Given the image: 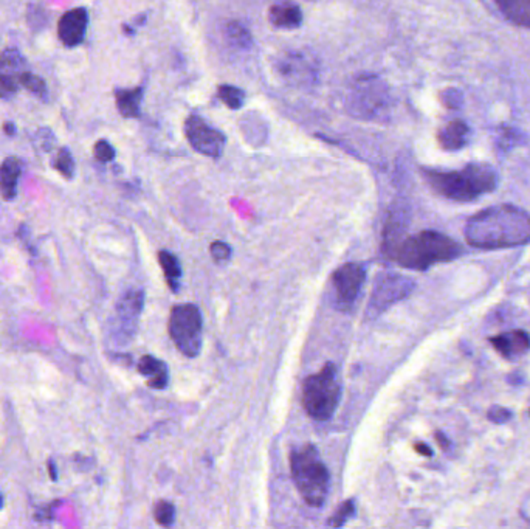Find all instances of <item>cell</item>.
Masks as SVG:
<instances>
[{"instance_id": "cell-20", "label": "cell", "mask_w": 530, "mask_h": 529, "mask_svg": "<svg viewBox=\"0 0 530 529\" xmlns=\"http://www.w3.org/2000/svg\"><path fill=\"white\" fill-rule=\"evenodd\" d=\"M495 2L510 22L530 28V0H495Z\"/></svg>"}, {"instance_id": "cell-24", "label": "cell", "mask_w": 530, "mask_h": 529, "mask_svg": "<svg viewBox=\"0 0 530 529\" xmlns=\"http://www.w3.org/2000/svg\"><path fill=\"white\" fill-rule=\"evenodd\" d=\"M218 96L220 101L225 104V106L237 110L244 106V100H245V93L242 89H239L236 86H228V84H222L218 89Z\"/></svg>"}, {"instance_id": "cell-6", "label": "cell", "mask_w": 530, "mask_h": 529, "mask_svg": "<svg viewBox=\"0 0 530 529\" xmlns=\"http://www.w3.org/2000/svg\"><path fill=\"white\" fill-rule=\"evenodd\" d=\"M170 335L177 349L187 357H197L202 351V312L191 303L177 304L170 317Z\"/></svg>"}, {"instance_id": "cell-29", "label": "cell", "mask_w": 530, "mask_h": 529, "mask_svg": "<svg viewBox=\"0 0 530 529\" xmlns=\"http://www.w3.org/2000/svg\"><path fill=\"white\" fill-rule=\"evenodd\" d=\"M93 152H95L96 160H100V162H102V163L112 162V160L115 158V149L106 140H100L98 143H96Z\"/></svg>"}, {"instance_id": "cell-8", "label": "cell", "mask_w": 530, "mask_h": 529, "mask_svg": "<svg viewBox=\"0 0 530 529\" xmlns=\"http://www.w3.org/2000/svg\"><path fill=\"white\" fill-rule=\"evenodd\" d=\"M414 281L411 278L401 277L397 274H382L375 279V286L372 289L371 300H369L367 315H379L382 312L389 308L413 291Z\"/></svg>"}, {"instance_id": "cell-32", "label": "cell", "mask_w": 530, "mask_h": 529, "mask_svg": "<svg viewBox=\"0 0 530 529\" xmlns=\"http://www.w3.org/2000/svg\"><path fill=\"white\" fill-rule=\"evenodd\" d=\"M416 450L419 452V453H422V455H425V456H431L432 455L431 448L427 447L425 444H416Z\"/></svg>"}, {"instance_id": "cell-35", "label": "cell", "mask_w": 530, "mask_h": 529, "mask_svg": "<svg viewBox=\"0 0 530 529\" xmlns=\"http://www.w3.org/2000/svg\"><path fill=\"white\" fill-rule=\"evenodd\" d=\"M0 508H2V496H0Z\"/></svg>"}, {"instance_id": "cell-18", "label": "cell", "mask_w": 530, "mask_h": 529, "mask_svg": "<svg viewBox=\"0 0 530 529\" xmlns=\"http://www.w3.org/2000/svg\"><path fill=\"white\" fill-rule=\"evenodd\" d=\"M20 173V160L16 157H8L0 165V194L4 196V199L11 200L18 194V182Z\"/></svg>"}, {"instance_id": "cell-9", "label": "cell", "mask_w": 530, "mask_h": 529, "mask_svg": "<svg viewBox=\"0 0 530 529\" xmlns=\"http://www.w3.org/2000/svg\"><path fill=\"white\" fill-rule=\"evenodd\" d=\"M184 135L192 149L210 158H219L227 144L223 132L208 124L199 115H189L184 120Z\"/></svg>"}, {"instance_id": "cell-11", "label": "cell", "mask_w": 530, "mask_h": 529, "mask_svg": "<svg viewBox=\"0 0 530 529\" xmlns=\"http://www.w3.org/2000/svg\"><path fill=\"white\" fill-rule=\"evenodd\" d=\"M276 70L281 78L292 86H312L315 84L318 76L315 61L302 52L284 54L278 59Z\"/></svg>"}, {"instance_id": "cell-16", "label": "cell", "mask_w": 530, "mask_h": 529, "mask_svg": "<svg viewBox=\"0 0 530 529\" xmlns=\"http://www.w3.org/2000/svg\"><path fill=\"white\" fill-rule=\"evenodd\" d=\"M493 348L500 352L505 359H515L526 354L530 349V337L524 331H510L501 335L493 337L492 340Z\"/></svg>"}, {"instance_id": "cell-34", "label": "cell", "mask_w": 530, "mask_h": 529, "mask_svg": "<svg viewBox=\"0 0 530 529\" xmlns=\"http://www.w3.org/2000/svg\"><path fill=\"white\" fill-rule=\"evenodd\" d=\"M48 464H50V474H52V478H53V479H56V472H54V463H53V461H50V463H48Z\"/></svg>"}, {"instance_id": "cell-27", "label": "cell", "mask_w": 530, "mask_h": 529, "mask_svg": "<svg viewBox=\"0 0 530 529\" xmlns=\"http://www.w3.org/2000/svg\"><path fill=\"white\" fill-rule=\"evenodd\" d=\"M54 166H56V170H58L64 175V178H67V179L73 178L75 162H73V157H71L70 151L67 148H62L58 152V157H56Z\"/></svg>"}, {"instance_id": "cell-10", "label": "cell", "mask_w": 530, "mask_h": 529, "mask_svg": "<svg viewBox=\"0 0 530 529\" xmlns=\"http://www.w3.org/2000/svg\"><path fill=\"white\" fill-rule=\"evenodd\" d=\"M366 278V270L358 262H348L335 272L332 284L335 289L336 303L341 309L351 308L357 301Z\"/></svg>"}, {"instance_id": "cell-4", "label": "cell", "mask_w": 530, "mask_h": 529, "mask_svg": "<svg viewBox=\"0 0 530 529\" xmlns=\"http://www.w3.org/2000/svg\"><path fill=\"white\" fill-rule=\"evenodd\" d=\"M290 466L295 486L298 487L304 501L313 508L323 506L331 487V475L324 461L321 460L318 448L312 444L295 448L290 456Z\"/></svg>"}, {"instance_id": "cell-33", "label": "cell", "mask_w": 530, "mask_h": 529, "mask_svg": "<svg viewBox=\"0 0 530 529\" xmlns=\"http://www.w3.org/2000/svg\"><path fill=\"white\" fill-rule=\"evenodd\" d=\"M5 132H6L8 135L16 134V127H14V124H13V123H6V124H5Z\"/></svg>"}, {"instance_id": "cell-26", "label": "cell", "mask_w": 530, "mask_h": 529, "mask_svg": "<svg viewBox=\"0 0 530 529\" xmlns=\"http://www.w3.org/2000/svg\"><path fill=\"white\" fill-rule=\"evenodd\" d=\"M154 514L160 526H172L175 522V508L171 501H158L155 504Z\"/></svg>"}, {"instance_id": "cell-23", "label": "cell", "mask_w": 530, "mask_h": 529, "mask_svg": "<svg viewBox=\"0 0 530 529\" xmlns=\"http://www.w3.org/2000/svg\"><path fill=\"white\" fill-rule=\"evenodd\" d=\"M223 33L228 44L235 48H239V50H248V48H252L253 45V36L250 33V30L242 25L240 22H228L223 28Z\"/></svg>"}, {"instance_id": "cell-1", "label": "cell", "mask_w": 530, "mask_h": 529, "mask_svg": "<svg viewBox=\"0 0 530 529\" xmlns=\"http://www.w3.org/2000/svg\"><path fill=\"white\" fill-rule=\"evenodd\" d=\"M465 239L478 248H507L530 240V214L513 205H496L479 211L465 226Z\"/></svg>"}, {"instance_id": "cell-14", "label": "cell", "mask_w": 530, "mask_h": 529, "mask_svg": "<svg viewBox=\"0 0 530 529\" xmlns=\"http://www.w3.org/2000/svg\"><path fill=\"white\" fill-rule=\"evenodd\" d=\"M144 304L143 291H129L126 292L117 304V314L119 320V330L127 337L134 335L136 327V320H139Z\"/></svg>"}, {"instance_id": "cell-3", "label": "cell", "mask_w": 530, "mask_h": 529, "mask_svg": "<svg viewBox=\"0 0 530 529\" xmlns=\"http://www.w3.org/2000/svg\"><path fill=\"white\" fill-rule=\"evenodd\" d=\"M425 179L440 196L456 202H470L497 187V173L485 163H471L461 171H425Z\"/></svg>"}, {"instance_id": "cell-28", "label": "cell", "mask_w": 530, "mask_h": 529, "mask_svg": "<svg viewBox=\"0 0 530 529\" xmlns=\"http://www.w3.org/2000/svg\"><path fill=\"white\" fill-rule=\"evenodd\" d=\"M353 514H355V501L348 500L346 503H343V506L338 511L335 512V516H334L331 522H329V525H331V526H343L349 518H352Z\"/></svg>"}, {"instance_id": "cell-22", "label": "cell", "mask_w": 530, "mask_h": 529, "mask_svg": "<svg viewBox=\"0 0 530 529\" xmlns=\"http://www.w3.org/2000/svg\"><path fill=\"white\" fill-rule=\"evenodd\" d=\"M158 262L160 266L163 269V274L166 277L167 286L171 287V291L177 292L179 291V281L182 277V267H180V261L177 256L167 250H162L158 253Z\"/></svg>"}, {"instance_id": "cell-25", "label": "cell", "mask_w": 530, "mask_h": 529, "mask_svg": "<svg viewBox=\"0 0 530 529\" xmlns=\"http://www.w3.org/2000/svg\"><path fill=\"white\" fill-rule=\"evenodd\" d=\"M20 86L25 87V89L30 91L33 95L39 96V98L47 100L48 89H47L45 81H44V79L41 76L30 74V71L25 70L22 74V76H20Z\"/></svg>"}, {"instance_id": "cell-13", "label": "cell", "mask_w": 530, "mask_h": 529, "mask_svg": "<svg viewBox=\"0 0 530 529\" xmlns=\"http://www.w3.org/2000/svg\"><path fill=\"white\" fill-rule=\"evenodd\" d=\"M88 23L86 8H73L62 16L58 23V36L66 47H76L84 41Z\"/></svg>"}, {"instance_id": "cell-19", "label": "cell", "mask_w": 530, "mask_h": 529, "mask_svg": "<svg viewBox=\"0 0 530 529\" xmlns=\"http://www.w3.org/2000/svg\"><path fill=\"white\" fill-rule=\"evenodd\" d=\"M469 126L462 120H453L447 126L442 127L437 134V140L440 146L448 151L461 149L467 143Z\"/></svg>"}, {"instance_id": "cell-12", "label": "cell", "mask_w": 530, "mask_h": 529, "mask_svg": "<svg viewBox=\"0 0 530 529\" xmlns=\"http://www.w3.org/2000/svg\"><path fill=\"white\" fill-rule=\"evenodd\" d=\"M25 71V58L16 48H6L0 54V98H11L20 86Z\"/></svg>"}, {"instance_id": "cell-30", "label": "cell", "mask_w": 530, "mask_h": 529, "mask_svg": "<svg viewBox=\"0 0 530 529\" xmlns=\"http://www.w3.org/2000/svg\"><path fill=\"white\" fill-rule=\"evenodd\" d=\"M210 250H211L214 261H218V262L228 261L231 256V247L228 244L222 243V240H216V243H213Z\"/></svg>"}, {"instance_id": "cell-15", "label": "cell", "mask_w": 530, "mask_h": 529, "mask_svg": "<svg viewBox=\"0 0 530 529\" xmlns=\"http://www.w3.org/2000/svg\"><path fill=\"white\" fill-rule=\"evenodd\" d=\"M301 8L290 2V0H281L273 4L269 10V22L279 30H295L302 23Z\"/></svg>"}, {"instance_id": "cell-2", "label": "cell", "mask_w": 530, "mask_h": 529, "mask_svg": "<svg viewBox=\"0 0 530 529\" xmlns=\"http://www.w3.org/2000/svg\"><path fill=\"white\" fill-rule=\"evenodd\" d=\"M462 247L449 236L439 231H420L409 236L392 248L391 255L399 266L411 270H427L439 262L459 258Z\"/></svg>"}, {"instance_id": "cell-31", "label": "cell", "mask_w": 530, "mask_h": 529, "mask_svg": "<svg viewBox=\"0 0 530 529\" xmlns=\"http://www.w3.org/2000/svg\"><path fill=\"white\" fill-rule=\"evenodd\" d=\"M510 416L512 413L507 410V408H502V407H493L492 410L488 412V419L496 424H502L505 421H509Z\"/></svg>"}, {"instance_id": "cell-5", "label": "cell", "mask_w": 530, "mask_h": 529, "mask_svg": "<svg viewBox=\"0 0 530 529\" xmlns=\"http://www.w3.org/2000/svg\"><path fill=\"white\" fill-rule=\"evenodd\" d=\"M341 382L335 364L329 362L319 373L309 376L302 385V405L310 418L329 421L338 408Z\"/></svg>"}, {"instance_id": "cell-17", "label": "cell", "mask_w": 530, "mask_h": 529, "mask_svg": "<svg viewBox=\"0 0 530 529\" xmlns=\"http://www.w3.org/2000/svg\"><path fill=\"white\" fill-rule=\"evenodd\" d=\"M139 371L148 379V385L154 390H163L167 387L170 371L167 365L154 356H143L139 364Z\"/></svg>"}, {"instance_id": "cell-21", "label": "cell", "mask_w": 530, "mask_h": 529, "mask_svg": "<svg viewBox=\"0 0 530 529\" xmlns=\"http://www.w3.org/2000/svg\"><path fill=\"white\" fill-rule=\"evenodd\" d=\"M117 109L124 118H136L141 112L143 89L136 87L132 91H117L115 92Z\"/></svg>"}, {"instance_id": "cell-36", "label": "cell", "mask_w": 530, "mask_h": 529, "mask_svg": "<svg viewBox=\"0 0 530 529\" xmlns=\"http://www.w3.org/2000/svg\"><path fill=\"white\" fill-rule=\"evenodd\" d=\"M309 2H310V0H309Z\"/></svg>"}, {"instance_id": "cell-7", "label": "cell", "mask_w": 530, "mask_h": 529, "mask_svg": "<svg viewBox=\"0 0 530 529\" xmlns=\"http://www.w3.org/2000/svg\"><path fill=\"white\" fill-rule=\"evenodd\" d=\"M389 91L379 78H358L348 98L351 115L363 120H377L389 110Z\"/></svg>"}]
</instances>
